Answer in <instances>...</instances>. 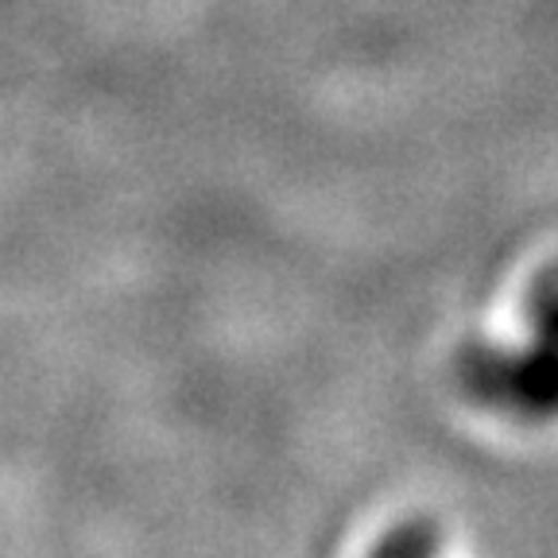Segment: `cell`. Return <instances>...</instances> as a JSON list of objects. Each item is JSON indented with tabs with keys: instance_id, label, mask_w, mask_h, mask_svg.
Returning <instances> with one entry per match:
<instances>
[{
	"instance_id": "7a4b0ae2",
	"label": "cell",
	"mask_w": 558,
	"mask_h": 558,
	"mask_svg": "<svg viewBox=\"0 0 558 558\" xmlns=\"http://www.w3.org/2000/svg\"><path fill=\"white\" fill-rule=\"evenodd\" d=\"M527 314H532L535 333L558 341V276H547L543 283H535L532 303H527Z\"/></svg>"
},
{
	"instance_id": "6da1fadb",
	"label": "cell",
	"mask_w": 558,
	"mask_h": 558,
	"mask_svg": "<svg viewBox=\"0 0 558 558\" xmlns=\"http://www.w3.org/2000/svg\"><path fill=\"white\" fill-rule=\"evenodd\" d=\"M462 380L473 396L512 415H558V341L535 333L523 349L473 345L462 357Z\"/></svg>"
}]
</instances>
